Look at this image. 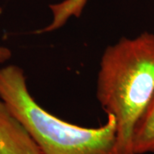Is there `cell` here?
Here are the masks:
<instances>
[{
	"label": "cell",
	"mask_w": 154,
	"mask_h": 154,
	"mask_svg": "<svg viewBox=\"0 0 154 154\" xmlns=\"http://www.w3.org/2000/svg\"><path fill=\"white\" fill-rule=\"evenodd\" d=\"M154 95V33L123 38L105 50L97 99L116 123L114 154H134V128Z\"/></svg>",
	"instance_id": "1"
},
{
	"label": "cell",
	"mask_w": 154,
	"mask_h": 154,
	"mask_svg": "<svg viewBox=\"0 0 154 154\" xmlns=\"http://www.w3.org/2000/svg\"><path fill=\"white\" fill-rule=\"evenodd\" d=\"M0 154H41L33 139L1 99Z\"/></svg>",
	"instance_id": "3"
},
{
	"label": "cell",
	"mask_w": 154,
	"mask_h": 154,
	"mask_svg": "<svg viewBox=\"0 0 154 154\" xmlns=\"http://www.w3.org/2000/svg\"><path fill=\"white\" fill-rule=\"evenodd\" d=\"M3 10L0 7V15L2 14ZM11 51L9 48H7L5 46H2L0 45V63H5L7 60H9L11 58Z\"/></svg>",
	"instance_id": "6"
},
{
	"label": "cell",
	"mask_w": 154,
	"mask_h": 154,
	"mask_svg": "<svg viewBox=\"0 0 154 154\" xmlns=\"http://www.w3.org/2000/svg\"><path fill=\"white\" fill-rule=\"evenodd\" d=\"M133 151L134 154L154 152V95L134 128Z\"/></svg>",
	"instance_id": "4"
},
{
	"label": "cell",
	"mask_w": 154,
	"mask_h": 154,
	"mask_svg": "<svg viewBox=\"0 0 154 154\" xmlns=\"http://www.w3.org/2000/svg\"><path fill=\"white\" fill-rule=\"evenodd\" d=\"M0 99L28 133L41 154H114L116 123L113 116L99 128L72 124L42 108L28 91L17 65L0 69Z\"/></svg>",
	"instance_id": "2"
},
{
	"label": "cell",
	"mask_w": 154,
	"mask_h": 154,
	"mask_svg": "<svg viewBox=\"0 0 154 154\" xmlns=\"http://www.w3.org/2000/svg\"><path fill=\"white\" fill-rule=\"evenodd\" d=\"M86 3L87 0H64L56 4V12L62 20L68 21L73 16L80 17Z\"/></svg>",
	"instance_id": "5"
}]
</instances>
